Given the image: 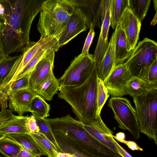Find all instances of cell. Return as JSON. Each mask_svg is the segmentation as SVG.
<instances>
[{
  "label": "cell",
  "instance_id": "1",
  "mask_svg": "<svg viewBox=\"0 0 157 157\" xmlns=\"http://www.w3.org/2000/svg\"><path fill=\"white\" fill-rule=\"evenodd\" d=\"M45 119L51 127L60 152L73 157L120 156L91 135L82 122L69 114Z\"/></svg>",
  "mask_w": 157,
  "mask_h": 157
},
{
  "label": "cell",
  "instance_id": "2",
  "mask_svg": "<svg viewBox=\"0 0 157 157\" xmlns=\"http://www.w3.org/2000/svg\"><path fill=\"white\" fill-rule=\"evenodd\" d=\"M97 77L96 66L82 84L59 87L58 97L69 104L79 121L85 124L96 118Z\"/></svg>",
  "mask_w": 157,
  "mask_h": 157
},
{
  "label": "cell",
  "instance_id": "3",
  "mask_svg": "<svg viewBox=\"0 0 157 157\" xmlns=\"http://www.w3.org/2000/svg\"><path fill=\"white\" fill-rule=\"evenodd\" d=\"M46 0H0L4 8V18L0 26L10 29L20 36L23 46L30 43L33 21Z\"/></svg>",
  "mask_w": 157,
  "mask_h": 157
},
{
  "label": "cell",
  "instance_id": "4",
  "mask_svg": "<svg viewBox=\"0 0 157 157\" xmlns=\"http://www.w3.org/2000/svg\"><path fill=\"white\" fill-rule=\"evenodd\" d=\"M75 6L60 0H46L42 4L37 25L41 38L55 37L58 40L65 31Z\"/></svg>",
  "mask_w": 157,
  "mask_h": 157
},
{
  "label": "cell",
  "instance_id": "5",
  "mask_svg": "<svg viewBox=\"0 0 157 157\" xmlns=\"http://www.w3.org/2000/svg\"><path fill=\"white\" fill-rule=\"evenodd\" d=\"M140 132L157 145V90L132 97Z\"/></svg>",
  "mask_w": 157,
  "mask_h": 157
},
{
  "label": "cell",
  "instance_id": "6",
  "mask_svg": "<svg viewBox=\"0 0 157 157\" xmlns=\"http://www.w3.org/2000/svg\"><path fill=\"white\" fill-rule=\"evenodd\" d=\"M157 59V43L145 37L139 41L123 64L131 76H136L146 82L151 64Z\"/></svg>",
  "mask_w": 157,
  "mask_h": 157
},
{
  "label": "cell",
  "instance_id": "7",
  "mask_svg": "<svg viewBox=\"0 0 157 157\" xmlns=\"http://www.w3.org/2000/svg\"><path fill=\"white\" fill-rule=\"evenodd\" d=\"M108 106L112 109L119 127L128 130L135 140L140 138V131L136 112L130 101L121 96H113Z\"/></svg>",
  "mask_w": 157,
  "mask_h": 157
},
{
  "label": "cell",
  "instance_id": "8",
  "mask_svg": "<svg viewBox=\"0 0 157 157\" xmlns=\"http://www.w3.org/2000/svg\"><path fill=\"white\" fill-rule=\"evenodd\" d=\"M96 65L93 55L80 54L75 57L63 74L58 79L59 87L82 84L91 74Z\"/></svg>",
  "mask_w": 157,
  "mask_h": 157
},
{
  "label": "cell",
  "instance_id": "9",
  "mask_svg": "<svg viewBox=\"0 0 157 157\" xmlns=\"http://www.w3.org/2000/svg\"><path fill=\"white\" fill-rule=\"evenodd\" d=\"M131 77L129 71L123 63L115 65L103 81L109 95L121 97L128 95L126 91L125 85Z\"/></svg>",
  "mask_w": 157,
  "mask_h": 157
},
{
  "label": "cell",
  "instance_id": "10",
  "mask_svg": "<svg viewBox=\"0 0 157 157\" xmlns=\"http://www.w3.org/2000/svg\"><path fill=\"white\" fill-rule=\"evenodd\" d=\"M57 51L53 50L47 54L37 64L32 72L29 87L36 93L44 82L53 72L55 53Z\"/></svg>",
  "mask_w": 157,
  "mask_h": 157
},
{
  "label": "cell",
  "instance_id": "11",
  "mask_svg": "<svg viewBox=\"0 0 157 157\" xmlns=\"http://www.w3.org/2000/svg\"><path fill=\"white\" fill-rule=\"evenodd\" d=\"M102 0H72L70 4L78 7L86 18L87 29L101 28V11Z\"/></svg>",
  "mask_w": 157,
  "mask_h": 157
},
{
  "label": "cell",
  "instance_id": "12",
  "mask_svg": "<svg viewBox=\"0 0 157 157\" xmlns=\"http://www.w3.org/2000/svg\"><path fill=\"white\" fill-rule=\"evenodd\" d=\"M86 18L80 9L75 6L73 13L63 34L58 40V48L67 44L81 33L88 29L86 23Z\"/></svg>",
  "mask_w": 157,
  "mask_h": 157
},
{
  "label": "cell",
  "instance_id": "13",
  "mask_svg": "<svg viewBox=\"0 0 157 157\" xmlns=\"http://www.w3.org/2000/svg\"><path fill=\"white\" fill-rule=\"evenodd\" d=\"M117 24L123 30L131 50L136 46L139 39L141 22L130 8L124 11Z\"/></svg>",
  "mask_w": 157,
  "mask_h": 157
},
{
  "label": "cell",
  "instance_id": "14",
  "mask_svg": "<svg viewBox=\"0 0 157 157\" xmlns=\"http://www.w3.org/2000/svg\"><path fill=\"white\" fill-rule=\"evenodd\" d=\"M83 126L91 135L111 150L118 153L111 138L113 132L105 124L101 118V114L88 124H83Z\"/></svg>",
  "mask_w": 157,
  "mask_h": 157
},
{
  "label": "cell",
  "instance_id": "15",
  "mask_svg": "<svg viewBox=\"0 0 157 157\" xmlns=\"http://www.w3.org/2000/svg\"><path fill=\"white\" fill-rule=\"evenodd\" d=\"M36 95L30 87L17 91L9 96V109L20 116L30 112L32 101Z\"/></svg>",
  "mask_w": 157,
  "mask_h": 157
},
{
  "label": "cell",
  "instance_id": "16",
  "mask_svg": "<svg viewBox=\"0 0 157 157\" xmlns=\"http://www.w3.org/2000/svg\"><path fill=\"white\" fill-rule=\"evenodd\" d=\"M23 56H8L0 61V89L7 94L8 86L16 72Z\"/></svg>",
  "mask_w": 157,
  "mask_h": 157
},
{
  "label": "cell",
  "instance_id": "17",
  "mask_svg": "<svg viewBox=\"0 0 157 157\" xmlns=\"http://www.w3.org/2000/svg\"><path fill=\"white\" fill-rule=\"evenodd\" d=\"M23 46L18 34L10 29L0 26V52L3 55L7 56Z\"/></svg>",
  "mask_w": 157,
  "mask_h": 157
},
{
  "label": "cell",
  "instance_id": "18",
  "mask_svg": "<svg viewBox=\"0 0 157 157\" xmlns=\"http://www.w3.org/2000/svg\"><path fill=\"white\" fill-rule=\"evenodd\" d=\"M115 34L113 32L101 60L97 63V76L103 81L115 66Z\"/></svg>",
  "mask_w": 157,
  "mask_h": 157
},
{
  "label": "cell",
  "instance_id": "19",
  "mask_svg": "<svg viewBox=\"0 0 157 157\" xmlns=\"http://www.w3.org/2000/svg\"><path fill=\"white\" fill-rule=\"evenodd\" d=\"M114 33L116 65L123 63L128 58L132 50L126 36L119 24L116 25Z\"/></svg>",
  "mask_w": 157,
  "mask_h": 157
},
{
  "label": "cell",
  "instance_id": "20",
  "mask_svg": "<svg viewBox=\"0 0 157 157\" xmlns=\"http://www.w3.org/2000/svg\"><path fill=\"white\" fill-rule=\"evenodd\" d=\"M59 49L58 40L55 37H52L40 48L16 79L27 73L32 72L37 64L45 56L53 50H56L57 51Z\"/></svg>",
  "mask_w": 157,
  "mask_h": 157
},
{
  "label": "cell",
  "instance_id": "21",
  "mask_svg": "<svg viewBox=\"0 0 157 157\" xmlns=\"http://www.w3.org/2000/svg\"><path fill=\"white\" fill-rule=\"evenodd\" d=\"M52 37L53 36L44 38H40L37 42L30 41L29 44L25 45L23 50V56L21 62L10 83L16 79L22 70L36 54L40 48Z\"/></svg>",
  "mask_w": 157,
  "mask_h": 157
},
{
  "label": "cell",
  "instance_id": "22",
  "mask_svg": "<svg viewBox=\"0 0 157 157\" xmlns=\"http://www.w3.org/2000/svg\"><path fill=\"white\" fill-rule=\"evenodd\" d=\"M6 136L36 157L46 156L34 139L29 133L8 134Z\"/></svg>",
  "mask_w": 157,
  "mask_h": 157
},
{
  "label": "cell",
  "instance_id": "23",
  "mask_svg": "<svg viewBox=\"0 0 157 157\" xmlns=\"http://www.w3.org/2000/svg\"><path fill=\"white\" fill-rule=\"evenodd\" d=\"M125 89L132 97L139 96L153 90H157V84H151L136 76H132L126 82Z\"/></svg>",
  "mask_w": 157,
  "mask_h": 157
},
{
  "label": "cell",
  "instance_id": "24",
  "mask_svg": "<svg viewBox=\"0 0 157 157\" xmlns=\"http://www.w3.org/2000/svg\"><path fill=\"white\" fill-rule=\"evenodd\" d=\"M28 116L13 115L11 118L0 126V132L6 135L12 133H28L26 124Z\"/></svg>",
  "mask_w": 157,
  "mask_h": 157
},
{
  "label": "cell",
  "instance_id": "25",
  "mask_svg": "<svg viewBox=\"0 0 157 157\" xmlns=\"http://www.w3.org/2000/svg\"><path fill=\"white\" fill-rule=\"evenodd\" d=\"M59 85L58 79L52 73L42 84L36 92L45 100H52L54 96L59 90Z\"/></svg>",
  "mask_w": 157,
  "mask_h": 157
},
{
  "label": "cell",
  "instance_id": "26",
  "mask_svg": "<svg viewBox=\"0 0 157 157\" xmlns=\"http://www.w3.org/2000/svg\"><path fill=\"white\" fill-rule=\"evenodd\" d=\"M50 109V104H48L40 96L37 94L32 101L30 112L35 117L44 119L49 116Z\"/></svg>",
  "mask_w": 157,
  "mask_h": 157
},
{
  "label": "cell",
  "instance_id": "27",
  "mask_svg": "<svg viewBox=\"0 0 157 157\" xmlns=\"http://www.w3.org/2000/svg\"><path fill=\"white\" fill-rule=\"evenodd\" d=\"M130 8L129 0H112L110 26L115 29L125 10Z\"/></svg>",
  "mask_w": 157,
  "mask_h": 157
},
{
  "label": "cell",
  "instance_id": "28",
  "mask_svg": "<svg viewBox=\"0 0 157 157\" xmlns=\"http://www.w3.org/2000/svg\"><path fill=\"white\" fill-rule=\"evenodd\" d=\"M22 147L6 136L0 139V153L7 157H17Z\"/></svg>",
  "mask_w": 157,
  "mask_h": 157
},
{
  "label": "cell",
  "instance_id": "29",
  "mask_svg": "<svg viewBox=\"0 0 157 157\" xmlns=\"http://www.w3.org/2000/svg\"><path fill=\"white\" fill-rule=\"evenodd\" d=\"M35 140L38 146L49 157H56L58 151L52 143L42 133H28Z\"/></svg>",
  "mask_w": 157,
  "mask_h": 157
},
{
  "label": "cell",
  "instance_id": "30",
  "mask_svg": "<svg viewBox=\"0 0 157 157\" xmlns=\"http://www.w3.org/2000/svg\"><path fill=\"white\" fill-rule=\"evenodd\" d=\"M151 0H129L130 8L141 23L145 17Z\"/></svg>",
  "mask_w": 157,
  "mask_h": 157
},
{
  "label": "cell",
  "instance_id": "31",
  "mask_svg": "<svg viewBox=\"0 0 157 157\" xmlns=\"http://www.w3.org/2000/svg\"><path fill=\"white\" fill-rule=\"evenodd\" d=\"M109 96L103 81L97 76L96 118L101 114V109Z\"/></svg>",
  "mask_w": 157,
  "mask_h": 157
},
{
  "label": "cell",
  "instance_id": "32",
  "mask_svg": "<svg viewBox=\"0 0 157 157\" xmlns=\"http://www.w3.org/2000/svg\"><path fill=\"white\" fill-rule=\"evenodd\" d=\"M31 73H27L9 83L7 90L8 97L21 90L29 87V78Z\"/></svg>",
  "mask_w": 157,
  "mask_h": 157
},
{
  "label": "cell",
  "instance_id": "33",
  "mask_svg": "<svg viewBox=\"0 0 157 157\" xmlns=\"http://www.w3.org/2000/svg\"><path fill=\"white\" fill-rule=\"evenodd\" d=\"M35 118L39 127V132L43 134L52 143L58 152H60L59 147L48 122L45 118L40 119L36 117Z\"/></svg>",
  "mask_w": 157,
  "mask_h": 157
},
{
  "label": "cell",
  "instance_id": "34",
  "mask_svg": "<svg viewBox=\"0 0 157 157\" xmlns=\"http://www.w3.org/2000/svg\"><path fill=\"white\" fill-rule=\"evenodd\" d=\"M146 82L151 84H157V59L150 67Z\"/></svg>",
  "mask_w": 157,
  "mask_h": 157
},
{
  "label": "cell",
  "instance_id": "35",
  "mask_svg": "<svg viewBox=\"0 0 157 157\" xmlns=\"http://www.w3.org/2000/svg\"><path fill=\"white\" fill-rule=\"evenodd\" d=\"M26 124L29 133L36 134L39 132L40 129L36 119L33 115L28 117Z\"/></svg>",
  "mask_w": 157,
  "mask_h": 157
},
{
  "label": "cell",
  "instance_id": "36",
  "mask_svg": "<svg viewBox=\"0 0 157 157\" xmlns=\"http://www.w3.org/2000/svg\"><path fill=\"white\" fill-rule=\"evenodd\" d=\"M94 29L92 26H91L90 28V31L86 38L82 52L81 53L82 55H85L89 53V49L95 36V33Z\"/></svg>",
  "mask_w": 157,
  "mask_h": 157
},
{
  "label": "cell",
  "instance_id": "37",
  "mask_svg": "<svg viewBox=\"0 0 157 157\" xmlns=\"http://www.w3.org/2000/svg\"><path fill=\"white\" fill-rule=\"evenodd\" d=\"M13 115L10 109L1 110L0 112V126L11 118Z\"/></svg>",
  "mask_w": 157,
  "mask_h": 157
},
{
  "label": "cell",
  "instance_id": "38",
  "mask_svg": "<svg viewBox=\"0 0 157 157\" xmlns=\"http://www.w3.org/2000/svg\"><path fill=\"white\" fill-rule=\"evenodd\" d=\"M111 138L112 141L115 147L117 153L120 156L123 157H132V155H131L117 142V141L115 140L114 139L113 137L112 136H111Z\"/></svg>",
  "mask_w": 157,
  "mask_h": 157
},
{
  "label": "cell",
  "instance_id": "39",
  "mask_svg": "<svg viewBox=\"0 0 157 157\" xmlns=\"http://www.w3.org/2000/svg\"><path fill=\"white\" fill-rule=\"evenodd\" d=\"M9 97L6 92L0 89V99L2 102L1 110L6 109L7 107Z\"/></svg>",
  "mask_w": 157,
  "mask_h": 157
},
{
  "label": "cell",
  "instance_id": "40",
  "mask_svg": "<svg viewBox=\"0 0 157 157\" xmlns=\"http://www.w3.org/2000/svg\"><path fill=\"white\" fill-rule=\"evenodd\" d=\"M122 143L125 144L132 151H142L143 149L140 147L135 142L131 141H127L124 140Z\"/></svg>",
  "mask_w": 157,
  "mask_h": 157
},
{
  "label": "cell",
  "instance_id": "41",
  "mask_svg": "<svg viewBox=\"0 0 157 157\" xmlns=\"http://www.w3.org/2000/svg\"><path fill=\"white\" fill-rule=\"evenodd\" d=\"M17 157H36V156L22 147Z\"/></svg>",
  "mask_w": 157,
  "mask_h": 157
},
{
  "label": "cell",
  "instance_id": "42",
  "mask_svg": "<svg viewBox=\"0 0 157 157\" xmlns=\"http://www.w3.org/2000/svg\"><path fill=\"white\" fill-rule=\"evenodd\" d=\"M112 136L114 139L121 143L125 138V134L122 132H119L117 133L115 136L113 135Z\"/></svg>",
  "mask_w": 157,
  "mask_h": 157
},
{
  "label": "cell",
  "instance_id": "43",
  "mask_svg": "<svg viewBox=\"0 0 157 157\" xmlns=\"http://www.w3.org/2000/svg\"><path fill=\"white\" fill-rule=\"evenodd\" d=\"M56 157H73L71 155L67 153L58 152Z\"/></svg>",
  "mask_w": 157,
  "mask_h": 157
},
{
  "label": "cell",
  "instance_id": "44",
  "mask_svg": "<svg viewBox=\"0 0 157 157\" xmlns=\"http://www.w3.org/2000/svg\"><path fill=\"white\" fill-rule=\"evenodd\" d=\"M4 18V8L0 3V19H3Z\"/></svg>",
  "mask_w": 157,
  "mask_h": 157
},
{
  "label": "cell",
  "instance_id": "45",
  "mask_svg": "<svg viewBox=\"0 0 157 157\" xmlns=\"http://www.w3.org/2000/svg\"><path fill=\"white\" fill-rule=\"evenodd\" d=\"M156 13H156L155 15V16L154 17L155 18V20L153 19V20L152 21L151 23V25H155L156 23V21H156V18L155 19V18L156 17Z\"/></svg>",
  "mask_w": 157,
  "mask_h": 157
},
{
  "label": "cell",
  "instance_id": "46",
  "mask_svg": "<svg viewBox=\"0 0 157 157\" xmlns=\"http://www.w3.org/2000/svg\"><path fill=\"white\" fill-rule=\"evenodd\" d=\"M153 2L154 4V7L155 10L156 11L157 10V0H153Z\"/></svg>",
  "mask_w": 157,
  "mask_h": 157
},
{
  "label": "cell",
  "instance_id": "47",
  "mask_svg": "<svg viewBox=\"0 0 157 157\" xmlns=\"http://www.w3.org/2000/svg\"><path fill=\"white\" fill-rule=\"evenodd\" d=\"M6 136V134L0 132V139Z\"/></svg>",
  "mask_w": 157,
  "mask_h": 157
},
{
  "label": "cell",
  "instance_id": "48",
  "mask_svg": "<svg viewBox=\"0 0 157 157\" xmlns=\"http://www.w3.org/2000/svg\"><path fill=\"white\" fill-rule=\"evenodd\" d=\"M6 57V56H5L0 52V61L4 58Z\"/></svg>",
  "mask_w": 157,
  "mask_h": 157
},
{
  "label": "cell",
  "instance_id": "49",
  "mask_svg": "<svg viewBox=\"0 0 157 157\" xmlns=\"http://www.w3.org/2000/svg\"><path fill=\"white\" fill-rule=\"evenodd\" d=\"M70 4V2L72 0H60Z\"/></svg>",
  "mask_w": 157,
  "mask_h": 157
},
{
  "label": "cell",
  "instance_id": "50",
  "mask_svg": "<svg viewBox=\"0 0 157 157\" xmlns=\"http://www.w3.org/2000/svg\"><path fill=\"white\" fill-rule=\"evenodd\" d=\"M2 106V102L1 100L0 99V108H1Z\"/></svg>",
  "mask_w": 157,
  "mask_h": 157
},
{
  "label": "cell",
  "instance_id": "51",
  "mask_svg": "<svg viewBox=\"0 0 157 157\" xmlns=\"http://www.w3.org/2000/svg\"><path fill=\"white\" fill-rule=\"evenodd\" d=\"M2 157V155H0V157Z\"/></svg>",
  "mask_w": 157,
  "mask_h": 157
}]
</instances>
